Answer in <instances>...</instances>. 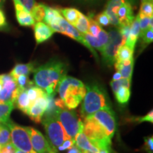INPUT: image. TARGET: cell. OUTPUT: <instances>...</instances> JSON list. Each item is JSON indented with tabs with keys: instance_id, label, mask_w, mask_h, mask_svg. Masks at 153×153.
<instances>
[{
	"instance_id": "f6af8a7d",
	"label": "cell",
	"mask_w": 153,
	"mask_h": 153,
	"mask_svg": "<svg viewBox=\"0 0 153 153\" xmlns=\"http://www.w3.org/2000/svg\"><path fill=\"white\" fill-rule=\"evenodd\" d=\"M7 26L5 15L2 11L0 9V28H3Z\"/></svg>"
},
{
	"instance_id": "7a4b0ae2",
	"label": "cell",
	"mask_w": 153,
	"mask_h": 153,
	"mask_svg": "<svg viewBox=\"0 0 153 153\" xmlns=\"http://www.w3.org/2000/svg\"><path fill=\"white\" fill-rule=\"evenodd\" d=\"M57 91L67 109H74L79 106L86 94V87L80 80L66 75L62 78Z\"/></svg>"
},
{
	"instance_id": "277c9868",
	"label": "cell",
	"mask_w": 153,
	"mask_h": 153,
	"mask_svg": "<svg viewBox=\"0 0 153 153\" xmlns=\"http://www.w3.org/2000/svg\"><path fill=\"white\" fill-rule=\"evenodd\" d=\"M83 131L90 142L99 150L106 149L111 151V139L108 136L104 128L92 116L85 118Z\"/></svg>"
},
{
	"instance_id": "30bf717a",
	"label": "cell",
	"mask_w": 153,
	"mask_h": 153,
	"mask_svg": "<svg viewBox=\"0 0 153 153\" xmlns=\"http://www.w3.org/2000/svg\"><path fill=\"white\" fill-rule=\"evenodd\" d=\"M91 116L104 128L108 136L111 139L114 137L116 128L115 114L111 107L99 110Z\"/></svg>"
},
{
	"instance_id": "ab89813d",
	"label": "cell",
	"mask_w": 153,
	"mask_h": 153,
	"mask_svg": "<svg viewBox=\"0 0 153 153\" xmlns=\"http://www.w3.org/2000/svg\"><path fill=\"white\" fill-rule=\"evenodd\" d=\"M143 44L148 45L152 43L153 41V28H148L144 33L141 36Z\"/></svg>"
},
{
	"instance_id": "ba28073f",
	"label": "cell",
	"mask_w": 153,
	"mask_h": 153,
	"mask_svg": "<svg viewBox=\"0 0 153 153\" xmlns=\"http://www.w3.org/2000/svg\"><path fill=\"white\" fill-rule=\"evenodd\" d=\"M108 42L101 51L103 61L107 65H114L116 61V55L120 46L125 44L122 36L117 27L111 28L108 32Z\"/></svg>"
},
{
	"instance_id": "ee69618b",
	"label": "cell",
	"mask_w": 153,
	"mask_h": 153,
	"mask_svg": "<svg viewBox=\"0 0 153 153\" xmlns=\"http://www.w3.org/2000/svg\"><path fill=\"white\" fill-rule=\"evenodd\" d=\"M74 145V143L73 141L72 140L68 139V140H66L62 143V145H61L60 148H58V150H57L64 151L65 150H69V149L71 148Z\"/></svg>"
},
{
	"instance_id": "7dc6e473",
	"label": "cell",
	"mask_w": 153,
	"mask_h": 153,
	"mask_svg": "<svg viewBox=\"0 0 153 153\" xmlns=\"http://www.w3.org/2000/svg\"><path fill=\"white\" fill-rule=\"evenodd\" d=\"M121 78L122 76L118 72H116V73L114 74V76H113V80H118L121 79Z\"/></svg>"
},
{
	"instance_id": "e0dca14e",
	"label": "cell",
	"mask_w": 153,
	"mask_h": 153,
	"mask_svg": "<svg viewBox=\"0 0 153 153\" xmlns=\"http://www.w3.org/2000/svg\"><path fill=\"white\" fill-rule=\"evenodd\" d=\"M117 16L119 22V26H131L132 22L135 19L131 4L127 1L120 7L117 12Z\"/></svg>"
},
{
	"instance_id": "9a60e30c",
	"label": "cell",
	"mask_w": 153,
	"mask_h": 153,
	"mask_svg": "<svg viewBox=\"0 0 153 153\" xmlns=\"http://www.w3.org/2000/svg\"><path fill=\"white\" fill-rule=\"evenodd\" d=\"M55 30L43 22H37L34 24V36L36 43L40 44L50 39Z\"/></svg>"
},
{
	"instance_id": "ffe728a7",
	"label": "cell",
	"mask_w": 153,
	"mask_h": 153,
	"mask_svg": "<svg viewBox=\"0 0 153 153\" xmlns=\"http://www.w3.org/2000/svg\"><path fill=\"white\" fill-rule=\"evenodd\" d=\"M114 65L116 70L120 74L122 78L131 80L134 66L133 57L127 60L115 62Z\"/></svg>"
},
{
	"instance_id": "f907efd6",
	"label": "cell",
	"mask_w": 153,
	"mask_h": 153,
	"mask_svg": "<svg viewBox=\"0 0 153 153\" xmlns=\"http://www.w3.org/2000/svg\"><path fill=\"white\" fill-rule=\"evenodd\" d=\"M2 87H3V79H2V76H1V74L0 75V91L1 90V89H2Z\"/></svg>"
},
{
	"instance_id": "f35d334b",
	"label": "cell",
	"mask_w": 153,
	"mask_h": 153,
	"mask_svg": "<svg viewBox=\"0 0 153 153\" xmlns=\"http://www.w3.org/2000/svg\"><path fill=\"white\" fill-rule=\"evenodd\" d=\"M129 120L131 121H134L137 122V123H143V122H150V123H152L153 122V111L152 110H151L148 114L145 115V116H142V117H137V118H130Z\"/></svg>"
},
{
	"instance_id": "2e32d148",
	"label": "cell",
	"mask_w": 153,
	"mask_h": 153,
	"mask_svg": "<svg viewBox=\"0 0 153 153\" xmlns=\"http://www.w3.org/2000/svg\"><path fill=\"white\" fill-rule=\"evenodd\" d=\"M127 1L126 0H109L107 2L104 12L108 15L109 18L110 24L113 25L115 27H119V22L117 16L118 9Z\"/></svg>"
},
{
	"instance_id": "9f6ffc18",
	"label": "cell",
	"mask_w": 153,
	"mask_h": 153,
	"mask_svg": "<svg viewBox=\"0 0 153 153\" xmlns=\"http://www.w3.org/2000/svg\"><path fill=\"white\" fill-rule=\"evenodd\" d=\"M15 153H26V152H22V151H21V150H16V152H15Z\"/></svg>"
},
{
	"instance_id": "5b68a950",
	"label": "cell",
	"mask_w": 153,
	"mask_h": 153,
	"mask_svg": "<svg viewBox=\"0 0 153 153\" xmlns=\"http://www.w3.org/2000/svg\"><path fill=\"white\" fill-rule=\"evenodd\" d=\"M53 117L60 122L69 138L75 143L76 135L83 129V122L77 114L67 108H57Z\"/></svg>"
},
{
	"instance_id": "7c38bea8",
	"label": "cell",
	"mask_w": 153,
	"mask_h": 153,
	"mask_svg": "<svg viewBox=\"0 0 153 153\" xmlns=\"http://www.w3.org/2000/svg\"><path fill=\"white\" fill-rule=\"evenodd\" d=\"M48 94L41 97L34 101L28 108L27 114L36 123H41L48 106Z\"/></svg>"
},
{
	"instance_id": "7bdbcfd3",
	"label": "cell",
	"mask_w": 153,
	"mask_h": 153,
	"mask_svg": "<svg viewBox=\"0 0 153 153\" xmlns=\"http://www.w3.org/2000/svg\"><path fill=\"white\" fill-rule=\"evenodd\" d=\"M16 151V148L11 143L1 146L0 153H15Z\"/></svg>"
},
{
	"instance_id": "d6a6232c",
	"label": "cell",
	"mask_w": 153,
	"mask_h": 153,
	"mask_svg": "<svg viewBox=\"0 0 153 153\" xmlns=\"http://www.w3.org/2000/svg\"><path fill=\"white\" fill-rule=\"evenodd\" d=\"M131 80L128 79H125V78H121V79L118 80H112L111 82L110 85L112 88V90L114 92H116L118 90V89L120 87H126L131 88Z\"/></svg>"
},
{
	"instance_id": "8992f818",
	"label": "cell",
	"mask_w": 153,
	"mask_h": 153,
	"mask_svg": "<svg viewBox=\"0 0 153 153\" xmlns=\"http://www.w3.org/2000/svg\"><path fill=\"white\" fill-rule=\"evenodd\" d=\"M43 116L44 118H42L41 122L43 123L46 132L48 143L53 150L57 152V150L62 145V143L66 140L70 138L62 125L56 118L48 115Z\"/></svg>"
},
{
	"instance_id": "c3c4849f",
	"label": "cell",
	"mask_w": 153,
	"mask_h": 153,
	"mask_svg": "<svg viewBox=\"0 0 153 153\" xmlns=\"http://www.w3.org/2000/svg\"><path fill=\"white\" fill-rule=\"evenodd\" d=\"M149 27L150 28H153V16H150L149 19Z\"/></svg>"
},
{
	"instance_id": "83f0119b",
	"label": "cell",
	"mask_w": 153,
	"mask_h": 153,
	"mask_svg": "<svg viewBox=\"0 0 153 153\" xmlns=\"http://www.w3.org/2000/svg\"><path fill=\"white\" fill-rule=\"evenodd\" d=\"M133 51L134 50L130 48L128 46L126 45L125 44L118 48L117 53L116 55V61H123L131 59L133 57Z\"/></svg>"
},
{
	"instance_id": "1f68e13d",
	"label": "cell",
	"mask_w": 153,
	"mask_h": 153,
	"mask_svg": "<svg viewBox=\"0 0 153 153\" xmlns=\"http://www.w3.org/2000/svg\"><path fill=\"white\" fill-rule=\"evenodd\" d=\"M11 143V133L9 127L4 123H0V145Z\"/></svg>"
},
{
	"instance_id": "db71d44e",
	"label": "cell",
	"mask_w": 153,
	"mask_h": 153,
	"mask_svg": "<svg viewBox=\"0 0 153 153\" xmlns=\"http://www.w3.org/2000/svg\"><path fill=\"white\" fill-rule=\"evenodd\" d=\"M82 1H87V2H93V1H94L95 0H82Z\"/></svg>"
},
{
	"instance_id": "6da1fadb",
	"label": "cell",
	"mask_w": 153,
	"mask_h": 153,
	"mask_svg": "<svg viewBox=\"0 0 153 153\" xmlns=\"http://www.w3.org/2000/svg\"><path fill=\"white\" fill-rule=\"evenodd\" d=\"M67 71L65 63L53 59L33 70L34 83L48 95L55 96L59 83L67 75Z\"/></svg>"
},
{
	"instance_id": "d6986e66",
	"label": "cell",
	"mask_w": 153,
	"mask_h": 153,
	"mask_svg": "<svg viewBox=\"0 0 153 153\" xmlns=\"http://www.w3.org/2000/svg\"><path fill=\"white\" fill-rule=\"evenodd\" d=\"M76 146L77 147L79 150H83L88 151L91 153H99V150L97 147L94 146L92 143L90 142L87 137L86 136L85 134L84 133L83 129L81 130L75 137Z\"/></svg>"
},
{
	"instance_id": "836d02e7",
	"label": "cell",
	"mask_w": 153,
	"mask_h": 153,
	"mask_svg": "<svg viewBox=\"0 0 153 153\" xmlns=\"http://www.w3.org/2000/svg\"><path fill=\"white\" fill-rule=\"evenodd\" d=\"M89 20V26L88 29V33L90 34L94 37H97L100 30H101V26L92 17H88Z\"/></svg>"
},
{
	"instance_id": "e575fe53",
	"label": "cell",
	"mask_w": 153,
	"mask_h": 153,
	"mask_svg": "<svg viewBox=\"0 0 153 153\" xmlns=\"http://www.w3.org/2000/svg\"><path fill=\"white\" fill-rule=\"evenodd\" d=\"M137 16H138L139 25L140 28V36H141L148 28H150V27H149V19H150V17L145 16V15L141 14L140 12L137 14Z\"/></svg>"
},
{
	"instance_id": "11a10c76",
	"label": "cell",
	"mask_w": 153,
	"mask_h": 153,
	"mask_svg": "<svg viewBox=\"0 0 153 153\" xmlns=\"http://www.w3.org/2000/svg\"><path fill=\"white\" fill-rule=\"evenodd\" d=\"M142 1H149V2H152L153 0H141Z\"/></svg>"
},
{
	"instance_id": "603a6c76",
	"label": "cell",
	"mask_w": 153,
	"mask_h": 153,
	"mask_svg": "<svg viewBox=\"0 0 153 153\" xmlns=\"http://www.w3.org/2000/svg\"><path fill=\"white\" fill-rule=\"evenodd\" d=\"M14 104L16 105L17 108L22 111L24 114H27L28 108L30 106V102L27 94V89H24L21 91L17 97Z\"/></svg>"
},
{
	"instance_id": "b9f144b4",
	"label": "cell",
	"mask_w": 153,
	"mask_h": 153,
	"mask_svg": "<svg viewBox=\"0 0 153 153\" xmlns=\"http://www.w3.org/2000/svg\"><path fill=\"white\" fill-rule=\"evenodd\" d=\"M13 1H17V2L21 4L29 12L31 11L32 9L33 8V7L36 4L35 0H13Z\"/></svg>"
},
{
	"instance_id": "d4e9b609",
	"label": "cell",
	"mask_w": 153,
	"mask_h": 153,
	"mask_svg": "<svg viewBox=\"0 0 153 153\" xmlns=\"http://www.w3.org/2000/svg\"><path fill=\"white\" fill-rule=\"evenodd\" d=\"M62 17L72 26L75 24L79 17L80 11L74 8H65L60 10Z\"/></svg>"
},
{
	"instance_id": "d590c367",
	"label": "cell",
	"mask_w": 153,
	"mask_h": 153,
	"mask_svg": "<svg viewBox=\"0 0 153 153\" xmlns=\"http://www.w3.org/2000/svg\"><path fill=\"white\" fill-rule=\"evenodd\" d=\"M15 81H16L18 87L26 89L31 87L30 86L33 84V82L29 81V79H28V76L26 75H19V76H17Z\"/></svg>"
},
{
	"instance_id": "6f0895ef",
	"label": "cell",
	"mask_w": 153,
	"mask_h": 153,
	"mask_svg": "<svg viewBox=\"0 0 153 153\" xmlns=\"http://www.w3.org/2000/svg\"><path fill=\"white\" fill-rule=\"evenodd\" d=\"M126 1H129V2H130V3H131V2H133V0H126Z\"/></svg>"
},
{
	"instance_id": "60d3db41",
	"label": "cell",
	"mask_w": 153,
	"mask_h": 153,
	"mask_svg": "<svg viewBox=\"0 0 153 153\" xmlns=\"http://www.w3.org/2000/svg\"><path fill=\"white\" fill-rule=\"evenodd\" d=\"M144 145L143 149L148 153H152L153 151V137L152 136L144 137Z\"/></svg>"
},
{
	"instance_id": "8fae6325",
	"label": "cell",
	"mask_w": 153,
	"mask_h": 153,
	"mask_svg": "<svg viewBox=\"0 0 153 153\" xmlns=\"http://www.w3.org/2000/svg\"><path fill=\"white\" fill-rule=\"evenodd\" d=\"M26 129L32 147L36 153H57V151L53 150L48 141L39 131L31 127H26Z\"/></svg>"
},
{
	"instance_id": "816d5d0a",
	"label": "cell",
	"mask_w": 153,
	"mask_h": 153,
	"mask_svg": "<svg viewBox=\"0 0 153 153\" xmlns=\"http://www.w3.org/2000/svg\"><path fill=\"white\" fill-rule=\"evenodd\" d=\"M4 1L5 0H0V8L3 7L4 4Z\"/></svg>"
},
{
	"instance_id": "9c48e42d",
	"label": "cell",
	"mask_w": 153,
	"mask_h": 153,
	"mask_svg": "<svg viewBox=\"0 0 153 153\" xmlns=\"http://www.w3.org/2000/svg\"><path fill=\"white\" fill-rule=\"evenodd\" d=\"M49 26H51L55 30V32H58V33L64 34V35L71 38L72 39L79 42V43H81L82 45H83L84 46L89 49V51L92 53L96 59H98V55H97V52L85 41L82 34L80 33L72 25L69 24L65 19L63 18L62 16H60L56 22Z\"/></svg>"
},
{
	"instance_id": "f5cc1de1",
	"label": "cell",
	"mask_w": 153,
	"mask_h": 153,
	"mask_svg": "<svg viewBox=\"0 0 153 153\" xmlns=\"http://www.w3.org/2000/svg\"><path fill=\"white\" fill-rule=\"evenodd\" d=\"M78 149H79V148H78ZM79 151H80V153H91V152H88V151L83 150H79Z\"/></svg>"
},
{
	"instance_id": "680465c9",
	"label": "cell",
	"mask_w": 153,
	"mask_h": 153,
	"mask_svg": "<svg viewBox=\"0 0 153 153\" xmlns=\"http://www.w3.org/2000/svg\"><path fill=\"white\" fill-rule=\"evenodd\" d=\"M0 150H1V145H0Z\"/></svg>"
},
{
	"instance_id": "f546056e",
	"label": "cell",
	"mask_w": 153,
	"mask_h": 153,
	"mask_svg": "<svg viewBox=\"0 0 153 153\" xmlns=\"http://www.w3.org/2000/svg\"><path fill=\"white\" fill-rule=\"evenodd\" d=\"M45 6L43 4H36L33 8L32 9L30 14L33 19L37 22H43L45 14Z\"/></svg>"
},
{
	"instance_id": "681fc988",
	"label": "cell",
	"mask_w": 153,
	"mask_h": 153,
	"mask_svg": "<svg viewBox=\"0 0 153 153\" xmlns=\"http://www.w3.org/2000/svg\"><path fill=\"white\" fill-rule=\"evenodd\" d=\"M99 153H111V150H106V149H100Z\"/></svg>"
},
{
	"instance_id": "8d00e7d4",
	"label": "cell",
	"mask_w": 153,
	"mask_h": 153,
	"mask_svg": "<svg viewBox=\"0 0 153 153\" xmlns=\"http://www.w3.org/2000/svg\"><path fill=\"white\" fill-rule=\"evenodd\" d=\"M140 13L148 16H153V4L149 1H142Z\"/></svg>"
},
{
	"instance_id": "ac0fdd59",
	"label": "cell",
	"mask_w": 153,
	"mask_h": 153,
	"mask_svg": "<svg viewBox=\"0 0 153 153\" xmlns=\"http://www.w3.org/2000/svg\"><path fill=\"white\" fill-rule=\"evenodd\" d=\"M14 3L16 16L19 24L22 26H32L35 24V20L30 12L26 10L23 6L17 1H13Z\"/></svg>"
},
{
	"instance_id": "5bb4252c",
	"label": "cell",
	"mask_w": 153,
	"mask_h": 153,
	"mask_svg": "<svg viewBox=\"0 0 153 153\" xmlns=\"http://www.w3.org/2000/svg\"><path fill=\"white\" fill-rule=\"evenodd\" d=\"M3 87L0 91V102L11 101V96L17 87L16 82L10 74H1Z\"/></svg>"
},
{
	"instance_id": "44dd1931",
	"label": "cell",
	"mask_w": 153,
	"mask_h": 153,
	"mask_svg": "<svg viewBox=\"0 0 153 153\" xmlns=\"http://www.w3.org/2000/svg\"><path fill=\"white\" fill-rule=\"evenodd\" d=\"M140 34V28L138 16H137L136 17H135L133 22H132L131 25L130 33L128 37L126 39L125 45L128 46L132 50H134V48L136 45Z\"/></svg>"
},
{
	"instance_id": "4fadbf2b",
	"label": "cell",
	"mask_w": 153,
	"mask_h": 153,
	"mask_svg": "<svg viewBox=\"0 0 153 153\" xmlns=\"http://www.w3.org/2000/svg\"><path fill=\"white\" fill-rule=\"evenodd\" d=\"M84 39L89 44L93 49H96L97 51H101L104 49L105 45L108 42V32L101 28L98 36L97 37H94L90 34L85 33L82 34Z\"/></svg>"
},
{
	"instance_id": "3957f363",
	"label": "cell",
	"mask_w": 153,
	"mask_h": 153,
	"mask_svg": "<svg viewBox=\"0 0 153 153\" xmlns=\"http://www.w3.org/2000/svg\"><path fill=\"white\" fill-rule=\"evenodd\" d=\"M85 87L86 94L80 109L82 117L85 118L99 110L111 107L108 95L101 86L93 83Z\"/></svg>"
},
{
	"instance_id": "cb8c5ba5",
	"label": "cell",
	"mask_w": 153,
	"mask_h": 153,
	"mask_svg": "<svg viewBox=\"0 0 153 153\" xmlns=\"http://www.w3.org/2000/svg\"><path fill=\"white\" fill-rule=\"evenodd\" d=\"M14 108V104L11 101L0 102V123H7L9 121L10 114Z\"/></svg>"
},
{
	"instance_id": "4dcf8cb0",
	"label": "cell",
	"mask_w": 153,
	"mask_h": 153,
	"mask_svg": "<svg viewBox=\"0 0 153 153\" xmlns=\"http://www.w3.org/2000/svg\"><path fill=\"white\" fill-rule=\"evenodd\" d=\"M27 94L30 100V104H32L36 99L41 97H44L47 94V93L41 88L36 86V87H31L27 89Z\"/></svg>"
},
{
	"instance_id": "4316f807",
	"label": "cell",
	"mask_w": 153,
	"mask_h": 153,
	"mask_svg": "<svg viewBox=\"0 0 153 153\" xmlns=\"http://www.w3.org/2000/svg\"><path fill=\"white\" fill-rule=\"evenodd\" d=\"M89 26V20L87 16L84 15L82 13L80 12L77 21L74 25V27L76 28L80 33L85 34L88 33V29Z\"/></svg>"
},
{
	"instance_id": "bcb514c9",
	"label": "cell",
	"mask_w": 153,
	"mask_h": 153,
	"mask_svg": "<svg viewBox=\"0 0 153 153\" xmlns=\"http://www.w3.org/2000/svg\"><path fill=\"white\" fill-rule=\"evenodd\" d=\"M68 153H80V151L79 149H78L77 147L74 145L71 148L69 149Z\"/></svg>"
},
{
	"instance_id": "52a82bcc",
	"label": "cell",
	"mask_w": 153,
	"mask_h": 153,
	"mask_svg": "<svg viewBox=\"0 0 153 153\" xmlns=\"http://www.w3.org/2000/svg\"><path fill=\"white\" fill-rule=\"evenodd\" d=\"M5 124L10 130L11 143L14 145L16 150L26 153H36L31 145L26 127L19 126L11 120Z\"/></svg>"
},
{
	"instance_id": "74e56055",
	"label": "cell",
	"mask_w": 153,
	"mask_h": 153,
	"mask_svg": "<svg viewBox=\"0 0 153 153\" xmlns=\"http://www.w3.org/2000/svg\"><path fill=\"white\" fill-rule=\"evenodd\" d=\"M94 20L97 22L100 26H108L110 25V20L107 15L104 11L100 13V14L97 15L95 16Z\"/></svg>"
},
{
	"instance_id": "f1b7e54d",
	"label": "cell",
	"mask_w": 153,
	"mask_h": 153,
	"mask_svg": "<svg viewBox=\"0 0 153 153\" xmlns=\"http://www.w3.org/2000/svg\"><path fill=\"white\" fill-rule=\"evenodd\" d=\"M116 100L120 104H126L128 102L131 97V90L130 88L126 87H120L118 90L114 92Z\"/></svg>"
},
{
	"instance_id": "484cf974",
	"label": "cell",
	"mask_w": 153,
	"mask_h": 153,
	"mask_svg": "<svg viewBox=\"0 0 153 153\" xmlns=\"http://www.w3.org/2000/svg\"><path fill=\"white\" fill-rule=\"evenodd\" d=\"M60 16H62V15L58 10L45 6V14L43 21L47 25L51 26V24L56 22Z\"/></svg>"
},
{
	"instance_id": "7402d4cb",
	"label": "cell",
	"mask_w": 153,
	"mask_h": 153,
	"mask_svg": "<svg viewBox=\"0 0 153 153\" xmlns=\"http://www.w3.org/2000/svg\"><path fill=\"white\" fill-rule=\"evenodd\" d=\"M34 63L29 62L27 64H16L10 72V75L15 80L19 75L28 76L30 73L35 70Z\"/></svg>"
}]
</instances>
